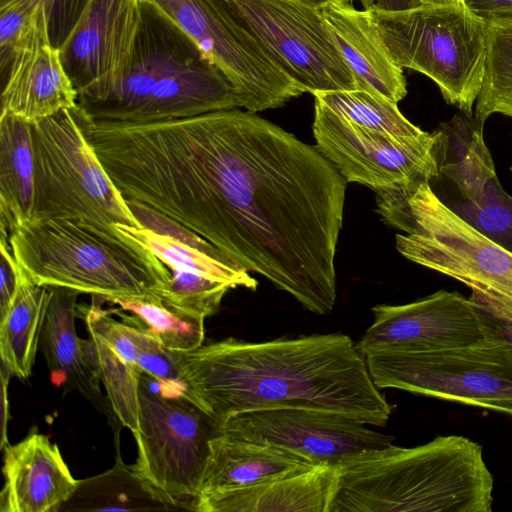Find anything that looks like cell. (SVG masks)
<instances>
[{
  "mask_svg": "<svg viewBox=\"0 0 512 512\" xmlns=\"http://www.w3.org/2000/svg\"><path fill=\"white\" fill-rule=\"evenodd\" d=\"M120 182L309 311L333 310L347 180L316 146L238 108L143 123Z\"/></svg>",
  "mask_w": 512,
  "mask_h": 512,
  "instance_id": "cell-1",
  "label": "cell"
},
{
  "mask_svg": "<svg viewBox=\"0 0 512 512\" xmlns=\"http://www.w3.org/2000/svg\"><path fill=\"white\" fill-rule=\"evenodd\" d=\"M178 367L185 394L220 423L243 412L305 408L385 426L392 412L365 355L342 333L227 338L178 352Z\"/></svg>",
  "mask_w": 512,
  "mask_h": 512,
  "instance_id": "cell-2",
  "label": "cell"
},
{
  "mask_svg": "<svg viewBox=\"0 0 512 512\" xmlns=\"http://www.w3.org/2000/svg\"><path fill=\"white\" fill-rule=\"evenodd\" d=\"M95 121L151 123L239 108L223 72L169 17L141 1L129 57L104 88L77 98Z\"/></svg>",
  "mask_w": 512,
  "mask_h": 512,
  "instance_id": "cell-3",
  "label": "cell"
},
{
  "mask_svg": "<svg viewBox=\"0 0 512 512\" xmlns=\"http://www.w3.org/2000/svg\"><path fill=\"white\" fill-rule=\"evenodd\" d=\"M328 512H491L493 476L480 444L438 436L341 459Z\"/></svg>",
  "mask_w": 512,
  "mask_h": 512,
  "instance_id": "cell-4",
  "label": "cell"
},
{
  "mask_svg": "<svg viewBox=\"0 0 512 512\" xmlns=\"http://www.w3.org/2000/svg\"><path fill=\"white\" fill-rule=\"evenodd\" d=\"M9 244L33 283L100 298H160L171 276L147 246L85 218H30Z\"/></svg>",
  "mask_w": 512,
  "mask_h": 512,
  "instance_id": "cell-5",
  "label": "cell"
},
{
  "mask_svg": "<svg viewBox=\"0 0 512 512\" xmlns=\"http://www.w3.org/2000/svg\"><path fill=\"white\" fill-rule=\"evenodd\" d=\"M377 211L408 260L466 285L485 313L512 320V252L460 217L429 182L414 190L376 191Z\"/></svg>",
  "mask_w": 512,
  "mask_h": 512,
  "instance_id": "cell-6",
  "label": "cell"
},
{
  "mask_svg": "<svg viewBox=\"0 0 512 512\" xmlns=\"http://www.w3.org/2000/svg\"><path fill=\"white\" fill-rule=\"evenodd\" d=\"M369 14L396 65L426 75L448 104L473 115L485 74L489 25L463 5Z\"/></svg>",
  "mask_w": 512,
  "mask_h": 512,
  "instance_id": "cell-7",
  "label": "cell"
},
{
  "mask_svg": "<svg viewBox=\"0 0 512 512\" xmlns=\"http://www.w3.org/2000/svg\"><path fill=\"white\" fill-rule=\"evenodd\" d=\"M31 218L78 217L105 227H143L86 138L77 106L32 124Z\"/></svg>",
  "mask_w": 512,
  "mask_h": 512,
  "instance_id": "cell-8",
  "label": "cell"
},
{
  "mask_svg": "<svg viewBox=\"0 0 512 512\" xmlns=\"http://www.w3.org/2000/svg\"><path fill=\"white\" fill-rule=\"evenodd\" d=\"M365 358L379 389L404 390L512 417V345L496 331L467 345L377 351Z\"/></svg>",
  "mask_w": 512,
  "mask_h": 512,
  "instance_id": "cell-9",
  "label": "cell"
},
{
  "mask_svg": "<svg viewBox=\"0 0 512 512\" xmlns=\"http://www.w3.org/2000/svg\"><path fill=\"white\" fill-rule=\"evenodd\" d=\"M220 422L184 391L162 386L142 372L135 468L181 509L194 510Z\"/></svg>",
  "mask_w": 512,
  "mask_h": 512,
  "instance_id": "cell-10",
  "label": "cell"
},
{
  "mask_svg": "<svg viewBox=\"0 0 512 512\" xmlns=\"http://www.w3.org/2000/svg\"><path fill=\"white\" fill-rule=\"evenodd\" d=\"M218 2L303 92L357 89L320 9L299 0Z\"/></svg>",
  "mask_w": 512,
  "mask_h": 512,
  "instance_id": "cell-11",
  "label": "cell"
},
{
  "mask_svg": "<svg viewBox=\"0 0 512 512\" xmlns=\"http://www.w3.org/2000/svg\"><path fill=\"white\" fill-rule=\"evenodd\" d=\"M316 147L347 180L375 191L415 189L440 177L438 133L398 136L354 125L315 99Z\"/></svg>",
  "mask_w": 512,
  "mask_h": 512,
  "instance_id": "cell-12",
  "label": "cell"
},
{
  "mask_svg": "<svg viewBox=\"0 0 512 512\" xmlns=\"http://www.w3.org/2000/svg\"><path fill=\"white\" fill-rule=\"evenodd\" d=\"M183 30L234 87L239 108L283 106L303 91L262 51L218 0H148Z\"/></svg>",
  "mask_w": 512,
  "mask_h": 512,
  "instance_id": "cell-13",
  "label": "cell"
},
{
  "mask_svg": "<svg viewBox=\"0 0 512 512\" xmlns=\"http://www.w3.org/2000/svg\"><path fill=\"white\" fill-rule=\"evenodd\" d=\"M221 433L296 454L314 465L392 444V437L344 415L305 408L243 412L220 423Z\"/></svg>",
  "mask_w": 512,
  "mask_h": 512,
  "instance_id": "cell-14",
  "label": "cell"
},
{
  "mask_svg": "<svg viewBox=\"0 0 512 512\" xmlns=\"http://www.w3.org/2000/svg\"><path fill=\"white\" fill-rule=\"evenodd\" d=\"M372 312L373 323L357 343L364 355L467 345L495 333L480 307L458 292L439 290L407 304L375 305Z\"/></svg>",
  "mask_w": 512,
  "mask_h": 512,
  "instance_id": "cell-15",
  "label": "cell"
},
{
  "mask_svg": "<svg viewBox=\"0 0 512 512\" xmlns=\"http://www.w3.org/2000/svg\"><path fill=\"white\" fill-rule=\"evenodd\" d=\"M2 76L1 113L31 124L77 106L78 92L50 38L46 11L38 8L21 30Z\"/></svg>",
  "mask_w": 512,
  "mask_h": 512,
  "instance_id": "cell-16",
  "label": "cell"
},
{
  "mask_svg": "<svg viewBox=\"0 0 512 512\" xmlns=\"http://www.w3.org/2000/svg\"><path fill=\"white\" fill-rule=\"evenodd\" d=\"M142 0H88L59 47L78 96L108 85L125 65L140 20Z\"/></svg>",
  "mask_w": 512,
  "mask_h": 512,
  "instance_id": "cell-17",
  "label": "cell"
},
{
  "mask_svg": "<svg viewBox=\"0 0 512 512\" xmlns=\"http://www.w3.org/2000/svg\"><path fill=\"white\" fill-rule=\"evenodd\" d=\"M2 471L1 512L60 511L79 484L58 446L37 432L4 446Z\"/></svg>",
  "mask_w": 512,
  "mask_h": 512,
  "instance_id": "cell-18",
  "label": "cell"
},
{
  "mask_svg": "<svg viewBox=\"0 0 512 512\" xmlns=\"http://www.w3.org/2000/svg\"><path fill=\"white\" fill-rule=\"evenodd\" d=\"M337 480L336 465H315L247 487L199 495L194 510L328 512Z\"/></svg>",
  "mask_w": 512,
  "mask_h": 512,
  "instance_id": "cell-19",
  "label": "cell"
},
{
  "mask_svg": "<svg viewBox=\"0 0 512 512\" xmlns=\"http://www.w3.org/2000/svg\"><path fill=\"white\" fill-rule=\"evenodd\" d=\"M320 11L357 89L375 92L395 103L402 100L407 94L403 68L390 58L369 12L343 2H330Z\"/></svg>",
  "mask_w": 512,
  "mask_h": 512,
  "instance_id": "cell-20",
  "label": "cell"
},
{
  "mask_svg": "<svg viewBox=\"0 0 512 512\" xmlns=\"http://www.w3.org/2000/svg\"><path fill=\"white\" fill-rule=\"evenodd\" d=\"M51 299L42 327L39 348L56 386L80 392L97 409L109 415L111 405L100 390L98 369L75 329L78 291L49 287Z\"/></svg>",
  "mask_w": 512,
  "mask_h": 512,
  "instance_id": "cell-21",
  "label": "cell"
},
{
  "mask_svg": "<svg viewBox=\"0 0 512 512\" xmlns=\"http://www.w3.org/2000/svg\"><path fill=\"white\" fill-rule=\"evenodd\" d=\"M312 466L280 448L221 433L210 441L199 495L247 487Z\"/></svg>",
  "mask_w": 512,
  "mask_h": 512,
  "instance_id": "cell-22",
  "label": "cell"
},
{
  "mask_svg": "<svg viewBox=\"0 0 512 512\" xmlns=\"http://www.w3.org/2000/svg\"><path fill=\"white\" fill-rule=\"evenodd\" d=\"M35 165L32 124L8 113L0 117V226L13 230L33 214Z\"/></svg>",
  "mask_w": 512,
  "mask_h": 512,
  "instance_id": "cell-23",
  "label": "cell"
},
{
  "mask_svg": "<svg viewBox=\"0 0 512 512\" xmlns=\"http://www.w3.org/2000/svg\"><path fill=\"white\" fill-rule=\"evenodd\" d=\"M181 509L137 471L117 459L108 471L79 480L60 511H150Z\"/></svg>",
  "mask_w": 512,
  "mask_h": 512,
  "instance_id": "cell-24",
  "label": "cell"
},
{
  "mask_svg": "<svg viewBox=\"0 0 512 512\" xmlns=\"http://www.w3.org/2000/svg\"><path fill=\"white\" fill-rule=\"evenodd\" d=\"M50 299V288L29 278L0 317L2 367L20 379H27L32 373Z\"/></svg>",
  "mask_w": 512,
  "mask_h": 512,
  "instance_id": "cell-25",
  "label": "cell"
},
{
  "mask_svg": "<svg viewBox=\"0 0 512 512\" xmlns=\"http://www.w3.org/2000/svg\"><path fill=\"white\" fill-rule=\"evenodd\" d=\"M113 226L121 234L147 246L169 269L193 271L225 282L232 288H257V280L223 253H209L173 235L147 227L138 228L119 223Z\"/></svg>",
  "mask_w": 512,
  "mask_h": 512,
  "instance_id": "cell-26",
  "label": "cell"
},
{
  "mask_svg": "<svg viewBox=\"0 0 512 512\" xmlns=\"http://www.w3.org/2000/svg\"><path fill=\"white\" fill-rule=\"evenodd\" d=\"M102 299L119 307L108 310L110 313L151 334L171 350L188 352L203 345L205 319L179 311L161 298Z\"/></svg>",
  "mask_w": 512,
  "mask_h": 512,
  "instance_id": "cell-27",
  "label": "cell"
},
{
  "mask_svg": "<svg viewBox=\"0 0 512 512\" xmlns=\"http://www.w3.org/2000/svg\"><path fill=\"white\" fill-rule=\"evenodd\" d=\"M88 0H10L0 4V72H5L17 38L35 11H46L52 44L59 49Z\"/></svg>",
  "mask_w": 512,
  "mask_h": 512,
  "instance_id": "cell-28",
  "label": "cell"
},
{
  "mask_svg": "<svg viewBox=\"0 0 512 512\" xmlns=\"http://www.w3.org/2000/svg\"><path fill=\"white\" fill-rule=\"evenodd\" d=\"M314 98L327 108L362 128L398 136H418L425 131L412 124L397 103L364 89L318 92Z\"/></svg>",
  "mask_w": 512,
  "mask_h": 512,
  "instance_id": "cell-29",
  "label": "cell"
},
{
  "mask_svg": "<svg viewBox=\"0 0 512 512\" xmlns=\"http://www.w3.org/2000/svg\"><path fill=\"white\" fill-rule=\"evenodd\" d=\"M85 345L104 383L114 415L122 426L136 433L139 430V383L143 371L97 335L90 334Z\"/></svg>",
  "mask_w": 512,
  "mask_h": 512,
  "instance_id": "cell-30",
  "label": "cell"
},
{
  "mask_svg": "<svg viewBox=\"0 0 512 512\" xmlns=\"http://www.w3.org/2000/svg\"><path fill=\"white\" fill-rule=\"evenodd\" d=\"M493 114L512 118V22L488 26L485 74L473 117L484 126Z\"/></svg>",
  "mask_w": 512,
  "mask_h": 512,
  "instance_id": "cell-31",
  "label": "cell"
},
{
  "mask_svg": "<svg viewBox=\"0 0 512 512\" xmlns=\"http://www.w3.org/2000/svg\"><path fill=\"white\" fill-rule=\"evenodd\" d=\"M171 276L159 292L169 306L184 313L206 318L214 314L231 285L199 273L170 269Z\"/></svg>",
  "mask_w": 512,
  "mask_h": 512,
  "instance_id": "cell-32",
  "label": "cell"
},
{
  "mask_svg": "<svg viewBox=\"0 0 512 512\" xmlns=\"http://www.w3.org/2000/svg\"><path fill=\"white\" fill-rule=\"evenodd\" d=\"M451 209L482 234L512 252V196L500 183L489 188L479 202L464 200Z\"/></svg>",
  "mask_w": 512,
  "mask_h": 512,
  "instance_id": "cell-33",
  "label": "cell"
},
{
  "mask_svg": "<svg viewBox=\"0 0 512 512\" xmlns=\"http://www.w3.org/2000/svg\"><path fill=\"white\" fill-rule=\"evenodd\" d=\"M76 312L82 315L90 334L97 335L126 361L136 364L143 334L141 329L115 320L94 300L90 306L77 305Z\"/></svg>",
  "mask_w": 512,
  "mask_h": 512,
  "instance_id": "cell-34",
  "label": "cell"
},
{
  "mask_svg": "<svg viewBox=\"0 0 512 512\" xmlns=\"http://www.w3.org/2000/svg\"><path fill=\"white\" fill-rule=\"evenodd\" d=\"M136 364L162 386L184 391L178 367V351L165 347L145 331L142 334Z\"/></svg>",
  "mask_w": 512,
  "mask_h": 512,
  "instance_id": "cell-35",
  "label": "cell"
},
{
  "mask_svg": "<svg viewBox=\"0 0 512 512\" xmlns=\"http://www.w3.org/2000/svg\"><path fill=\"white\" fill-rule=\"evenodd\" d=\"M0 317L11 305L23 282L30 277L15 259L8 241L1 240Z\"/></svg>",
  "mask_w": 512,
  "mask_h": 512,
  "instance_id": "cell-36",
  "label": "cell"
},
{
  "mask_svg": "<svg viewBox=\"0 0 512 512\" xmlns=\"http://www.w3.org/2000/svg\"><path fill=\"white\" fill-rule=\"evenodd\" d=\"M462 5L487 25L512 22V0H462Z\"/></svg>",
  "mask_w": 512,
  "mask_h": 512,
  "instance_id": "cell-37",
  "label": "cell"
},
{
  "mask_svg": "<svg viewBox=\"0 0 512 512\" xmlns=\"http://www.w3.org/2000/svg\"><path fill=\"white\" fill-rule=\"evenodd\" d=\"M369 12H399L423 6L419 0H359Z\"/></svg>",
  "mask_w": 512,
  "mask_h": 512,
  "instance_id": "cell-38",
  "label": "cell"
},
{
  "mask_svg": "<svg viewBox=\"0 0 512 512\" xmlns=\"http://www.w3.org/2000/svg\"><path fill=\"white\" fill-rule=\"evenodd\" d=\"M11 374L4 368H1V382H2V437L1 447L4 448L8 444L6 440V425L8 420V400H7V382Z\"/></svg>",
  "mask_w": 512,
  "mask_h": 512,
  "instance_id": "cell-39",
  "label": "cell"
},
{
  "mask_svg": "<svg viewBox=\"0 0 512 512\" xmlns=\"http://www.w3.org/2000/svg\"><path fill=\"white\" fill-rule=\"evenodd\" d=\"M484 314L488 317L491 325L493 326L497 334L504 338L505 340H507L512 345V320L492 316L485 312Z\"/></svg>",
  "mask_w": 512,
  "mask_h": 512,
  "instance_id": "cell-40",
  "label": "cell"
},
{
  "mask_svg": "<svg viewBox=\"0 0 512 512\" xmlns=\"http://www.w3.org/2000/svg\"><path fill=\"white\" fill-rule=\"evenodd\" d=\"M299 1H302L312 7L320 9L330 2L352 3L354 0H299Z\"/></svg>",
  "mask_w": 512,
  "mask_h": 512,
  "instance_id": "cell-41",
  "label": "cell"
},
{
  "mask_svg": "<svg viewBox=\"0 0 512 512\" xmlns=\"http://www.w3.org/2000/svg\"><path fill=\"white\" fill-rule=\"evenodd\" d=\"M422 5H462V0H419Z\"/></svg>",
  "mask_w": 512,
  "mask_h": 512,
  "instance_id": "cell-42",
  "label": "cell"
},
{
  "mask_svg": "<svg viewBox=\"0 0 512 512\" xmlns=\"http://www.w3.org/2000/svg\"><path fill=\"white\" fill-rule=\"evenodd\" d=\"M10 0H0V4H4L6 2H9Z\"/></svg>",
  "mask_w": 512,
  "mask_h": 512,
  "instance_id": "cell-43",
  "label": "cell"
},
{
  "mask_svg": "<svg viewBox=\"0 0 512 512\" xmlns=\"http://www.w3.org/2000/svg\"><path fill=\"white\" fill-rule=\"evenodd\" d=\"M510 171H511V173H512V166L510 167Z\"/></svg>",
  "mask_w": 512,
  "mask_h": 512,
  "instance_id": "cell-44",
  "label": "cell"
}]
</instances>
